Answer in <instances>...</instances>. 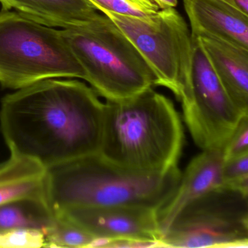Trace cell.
<instances>
[{"instance_id":"cell-1","label":"cell","mask_w":248,"mask_h":248,"mask_svg":"<svg viewBox=\"0 0 248 248\" xmlns=\"http://www.w3.org/2000/svg\"><path fill=\"white\" fill-rule=\"evenodd\" d=\"M104 109L86 84L45 79L2 98L0 128L11 155L47 169L99 153Z\"/></svg>"},{"instance_id":"cell-2","label":"cell","mask_w":248,"mask_h":248,"mask_svg":"<svg viewBox=\"0 0 248 248\" xmlns=\"http://www.w3.org/2000/svg\"><path fill=\"white\" fill-rule=\"evenodd\" d=\"M184 129L170 100L152 88L104 104L98 155L111 165L140 173H165L178 167Z\"/></svg>"},{"instance_id":"cell-3","label":"cell","mask_w":248,"mask_h":248,"mask_svg":"<svg viewBox=\"0 0 248 248\" xmlns=\"http://www.w3.org/2000/svg\"><path fill=\"white\" fill-rule=\"evenodd\" d=\"M181 175L178 167L165 173L126 170L95 154L46 169V202L54 216L79 207L128 206L158 211L172 197Z\"/></svg>"},{"instance_id":"cell-4","label":"cell","mask_w":248,"mask_h":248,"mask_svg":"<svg viewBox=\"0 0 248 248\" xmlns=\"http://www.w3.org/2000/svg\"><path fill=\"white\" fill-rule=\"evenodd\" d=\"M61 31L85 71V80L107 101L126 99L156 85L141 55L104 14Z\"/></svg>"},{"instance_id":"cell-5","label":"cell","mask_w":248,"mask_h":248,"mask_svg":"<svg viewBox=\"0 0 248 248\" xmlns=\"http://www.w3.org/2000/svg\"><path fill=\"white\" fill-rule=\"evenodd\" d=\"M61 30L17 12H0V85L19 90L55 78L85 79Z\"/></svg>"},{"instance_id":"cell-6","label":"cell","mask_w":248,"mask_h":248,"mask_svg":"<svg viewBox=\"0 0 248 248\" xmlns=\"http://www.w3.org/2000/svg\"><path fill=\"white\" fill-rule=\"evenodd\" d=\"M161 247L247 248L248 194L221 186L200 196L177 215Z\"/></svg>"},{"instance_id":"cell-7","label":"cell","mask_w":248,"mask_h":248,"mask_svg":"<svg viewBox=\"0 0 248 248\" xmlns=\"http://www.w3.org/2000/svg\"><path fill=\"white\" fill-rule=\"evenodd\" d=\"M184 121L202 150L223 149L248 113L233 103L212 66L200 39L191 35L188 78L178 98Z\"/></svg>"},{"instance_id":"cell-8","label":"cell","mask_w":248,"mask_h":248,"mask_svg":"<svg viewBox=\"0 0 248 248\" xmlns=\"http://www.w3.org/2000/svg\"><path fill=\"white\" fill-rule=\"evenodd\" d=\"M101 12L141 55L155 75L156 85L170 90L178 99L189 72L191 34L176 10H159L146 18Z\"/></svg>"},{"instance_id":"cell-9","label":"cell","mask_w":248,"mask_h":248,"mask_svg":"<svg viewBox=\"0 0 248 248\" xmlns=\"http://www.w3.org/2000/svg\"><path fill=\"white\" fill-rule=\"evenodd\" d=\"M157 211L128 206L79 207L66 209L55 217H62L83 229L94 237L157 242L161 233Z\"/></svg>"},{"instance_id":"cell-10","label":"cell","mask_w":248,"mask_h":248,"mask_svg":"<svg viewBox=\"0 0 248 248\" xmlns=\"http://www.w3.org/2000/svg\"><path fill=\"white\" fill-rule=\"evenodd\" d=\"M223 149L202 150L190 162L181 173L172 197L157 211L161 237L185 206L205 193L223 186Z\"/></svg>"},{"instance_id":"cell-11","label":"cell","mask_w":248,"mask_h":248,"mask_svg":"<svg viewBox=\"0 0 248 248\" xmlns=\"http://www.w3.org/2000/svg\"><path fill=\"white\" fill-rule=\"evenodd\" d=\"M191 35L207 34L248 49V15L225 0H184Z\"/></svg>"},{"instance_id":"cell-12","label":"cell","mask_w":248,"mask_h":248,"mask_svg":"<svg viewBox=\"0 0 248 248\" xmlns=\"http://www.w3.org/2000/svg\"><path fill=\"white\" fill-rule=\"evenodd\" d=\"M196 37L232 101L248 113V49L207 34Z\"/></svg>"},{"instance_id":"cell-13","label":"cell","mask_w":248,"mask_h":248,"mask_svg":"<svg viewBox=\"0 0 248 248\" xmlns=\"http://www.w3.org/2000/svg\"><path fill=\"white\" fill-rule=\"evenodd\" d=\"M3 11L18 14L43 25L70 29L92 19L98 10L89 0H0Z\"/></svg>"},{"instance_id":"cell-14","label":"cell","mask_w":248,"mask_h":248,"mask_svg":"<svg viewBox=\"0 0 248 248\" xmlns=\"http://www.w3.org/2000/svg\"><path fill=\"white\" fill-rule=\"evenodd\" d=\"M46 178L43 165L30 158L11 155L0 164V204L22 199L47 204Z\"/></svg>"},{"instance_id":"cell-15","label":"cell","mask_w":248,"mask_h":248,"mask_svg":"<svg viewBox=\"0 0 248 248\" xmlns=\"http://www.w3.org/2000/svg\"><path fill=\"white\" fill-rule=\"evenodd\" d=\"M56 217L46 202L22 199L0 204V233L17 229H35L46 232Z\"/></svg>"},{"instance_id":"cell-16","label":"cell","mask_w":248,"mask_h":248,"mask_svg":"<svg viewBox=\"0 0 248 248\" xmlns=\"http://www.w3.org/2000/svg\"><path fill=\"white\" fill-rule=\"evenodd\" d=\"M51 227L45 232L46 248H88L94 236L62 217H55Z\"/></svg>"},{"instance_id":"cell-17","label":"cell","mask_w":248,"mask_h":248,"mask_svg":"<svg viewBox=\"0 0 248 248\" xmlns=\"http://www.w3.org/2000/svg\"><path fill=\"white\" fill-rule=\"evenodd\" d=\"M223 186L248 194V153L223 159Z\"/></svg>"},{"instance_id":"cell-18","label":"cell","mask_w":248,"mask_h":248,"mask_svg":"<svg viewBox=\"0 0 248 248\" xmlns=\"http://www.w3.org/2000/svg\"><path fill=\"white\" fill-rule=\"evenodd\" d=\"M43 231L35 229H17L0 233V248H46Z\"/></svg>"},{"instance_id":"cell-19","label":"cell","mask_w":248,"mask_h":248,"mask_svg":"<svg viewBox=\"0 0 248 248\" xmlns=\"http://www.w3.org/2000/svg\"><path fill=\"white\" fill-rule=\"evenodd\" d=\"M98 11H107L120 15L146 18L156 12L148 11L130 0H89Z\"/></svg>"},{"instance_id":"cell-20","label":"cell","mask_w":248,"mask_h":248,"mask_svg":"<svg viewBox=\"0 0 248 248\" xmlns=\"http://www.w3.org/2000/svg\"><path fill=\"white\" fill-rule=\"evenodd\" d=\"M248 153V114L241 119L223 149V159Z\"/></svg>"},{"instance_id":"cell-21","label":"cell","mask_w":248,"mask_h":248,"mask_svg":"<svg viewBox=\"0 0 248 248\" xmlns=\"http://www.w3.org/2000/svg\"><path fill=\"white\" fill-rule=\"evenodd\" d=\"M130 1L140 5L148 11H153V12L159 11V8L152 0H130Z\"/></svg>"},{"instance_id":"cell-22","label":"cell","mask_w":248,"mask_h":248,"mask_svg":"<svg viewBox=\"0 0 248 248\" xmlns=\"http://www.w3.org/2000/svg\"><path fill=\"white\" fill-rule=\"evenodd\" d=\"M156 4L159 10L175 8L177 5V0H152Z\"/></svg>"},{"instance_id":"cell-23","label":"cell","mask_w":248,"mask_h":248,"mask_svg":"<svg viewBox=\"0 0 248 248\" xmlns=\"http://www.w3.org/2000/svg\"><path fill=\"white\" fill-rule=\"evenodd\" d=\"M239 8L244 14L248 15V0H225Z\"/></svg>"}]
</instances>
